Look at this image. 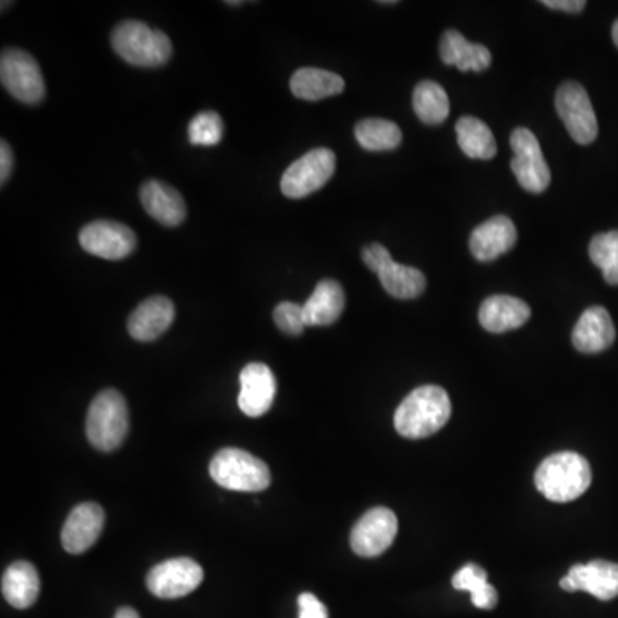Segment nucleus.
Wrapping results in <instances>:
<instances>
[{"label":"nucleus","instance_id":"17","mask_svg":"<svg viewBox=\"0 0 618 618\" xmlns=\"http://www.w3.org/2000/svg\"><path fill=\"white\" fill-rule=\"evenodd\" d=\"M173 318H176V309L166 296L144 299L129 317V336L140 342H151L169 330Z\"/></svg>","mask_w":618,"mask_h":618},{"label":"nucleus","instance_id":"15","mask_svg":"<svg viewBox=\"0 0 618 618\" xmlns=\"http://www.w3.org/2000/svg\"><path fill=\"white\" fill-rule=\"evenodd\" d=\"M560 586L569 592H589L601 601L614 600L618 596V564L592 560L585 566H574Z\"/></svg>","mask_w":618,"mask_h":618},{"label":"nucleus","instance_id":"9","mask_svg":"<svg viewBox=\"0 0 618 618\" xmlns=\"http://www.w3.org/2000/svg\"><path fill=\"white\" fill-rule=\"evenodd\" d=\"M555 107L576 143L589 144L596 140L598 121L588 91L581 84L567 81L558 88Z\"/></svg>","mask_w":618,"mask_h":618},{"label":"nucleus","instance_id":"26","mask_svg":"<svg viewBox=\"0 0 618 618\" xmlns=\"http://www.w3.org/2000/svg\"><path fill=\"white\" fill-rule=\"evenodd\" d=\"M457 141L460 150L468 154L469 159L490 160L497 154V141L494 132L481 119L460 118L456 124Z\"/></svg>","mask_w":618,"mask_h":618},{"label":"nucleus","instance_id":"30","mask_svg":"<svg viewBox=\"0 0 618 618\" xmlns=\"http://www.w3.org/2000/svg\"><path fill=\"white\" fill-rule=\"evenodd\" d=\"M589 258L601 268L610 286H618V230L595 236L589 245Z\"/></svg>","mask_w":618,"mask_h":618},{"label":"nucleus","instance_id":"24","mask_svg":"<svg viewBox=\"0 0 618 618\" xmlns=\"http://www.w3.org/2000/svg\"><path fill=\"white\" fill-rule=\"evenodd\" d=\"M40 592V577L33 564L14 562L2 576V595L9 605L27 610L37 601Z\"/></svg>","mask_w":618,"mask_h":618},{"label":"nucleus","instance_id":"29","mask_svg":"<svg viewBox=\"0 0 618 618\" xmlns=\"http://www.w3.org/2000/svg\"><path fill=\"white\" fill-rule=\"evenodd\" d=\"M452 586L457 591L471 592L472 605L481 610L497 607V589L488 582L487 572L476 564H468L453 576Z\"/></svg>","mask_w":618,"mask_h":618},{"label":"nucleus","instance_id":"2","mask_svg":"<svg viewBox=\"0 0 618 618\" xmlns=\"http://www.w3.org/2000/svg\"><path fill=\"white\" fill-rule=\"evenodd\" d=\"M588 460L576 452H558L541 462L535 482L539 494L550 501L566 504L581 497L591 487Z\"/></svg>","mask_w":618,"mask_h":618},{"label":"nucleus","instance_id":"28","mask_svg":"<svg viewBox=\"0 0 618 618\" xmlns=\"http://www.w3.org/2000/svg\"><path fill=\"white\" fill-rule=\"evenodd\" d=\"M356 140L368 151H389L399 147L402 131L387 119H365L355 129Z\"/></svg>","mask_w":618,"mask_h":618},{"label":"nucleus","instance_id":"23","mask_svg":"<svg viewBox=\"0 0 618 618\" xmlns=\"http://www.w3.org/2000/svg\"><path fill=\"white\" fill-rule=\"evenodd\" d=\"M378 279L385 291L397 299H415L427 289V277L421 270L408 265H400L392 260V255L385 258L377 268Z\"/></svg>","mask_w":618,"mask_h":618},{"label":"nucleus","instance_id":"34","mask_svg":"<svg viewBox=\"0 0 618 618\" xmlns=\"http://www.w3.org/2000/svg\"><path fill=\"white\" fill-rule=\"evenodd\" d=\"M2 147H0V182L6 185L9 176H11L12 163H14V157H12L11 147H9L6 141H2Z\"/></svg>","mask_w":618,"mask_h":618},{"label":"nucleus","instance_id":"7","mask_svg":"<svg viewBox=\"0 0 618 618\" xmlns=\"http://www.w3.org/2000/svg\"><path fill=\"white\" fill-rule=\"evenodd\" d=\"M0 80L16 100L28 106L40 103L46 97V81L40 66L24 50L8 49L2 52Z\"/></svg>","mask_w":618,"mask_h":618},{"label":"nucleus","instance_id":"11","mask_svg":"<svg viewBox=\"0 0 618 618\" xmlns=\"http://www.w3.org/2000/svg\"><path fill=\"white\" fill-rule=\"evenodd\" d=\"M397 529H399V522L392 510L385 509V507L368 510L352 528V550L359 557H378L385 550H389L396 539Z\"/></svg>","mask_w":618,"mask_h":618},{"label":"nucleus","instance_id":"20","mask_svg":"<svg viewBox=\"0 0 618 618\" xmlns=\"http://www.w3.org/2000/svg\"><path fill=\"white\" fill-rule=\"evenodd\" d=\"M141 205L148 216L166 227H178L186 219V203L181 192L160 181H148L141 186Z\"/></svg>","mask_w":618,"mask_h":618},{"label":"nucleus","instance_id":"21","mask_svg":"<svg viewBox=\"0 0 618 618\" xmlns=\"http://www.w3.org/2000/svg\"><path fill=\"white\" fill-rule=\"evenodd\" d=\"M440 57L447 66H456L462 72H482L491 66L490 50L479 43L469 42L468 38L456 30L446 31L441 37Z\"/></svg>","mask_w":618,"mask_h":618},{"label":"nucleus","instance_id":"6","mask_svg":"<svg viewBox=\"0 0 618 618\" xmlns=\"http://www.w3.org/2000/svg\"><path fill=\"white\" fill-rule=\"evenodd\" d=\"M336 153L328 148H315L302 154L283 172L280 189L291 200H301L323 188L336 172Z\"/></svg>","mask_w":618,"mask_h":618},{"label":"nucleus","instance_id":"33","mask_svg":"<svg viewBox=\"0 0 618 618\" xmlns=\"http://www.w3.org/2000/svg\"><path fill=\"white\" fill-rule=\"evenodd\" d=\"M299 618H328L327 607L311 592L299 596Z\"/></svg>","mask_w":618,"mask_h":618},{"label":"nucleus","instance_id":"32","mask_svg":"<svg viewBox=\"0 0 618 618\" xmlns=\"http://www.w3.org/2000/svg\"><path fill=\"white\" fill-rule=\"evenodd\" d=\"M273 320H276L279 330H282L287 336H301L308 325L305 320V309L296 302L286 301L280 302L273 311Z\"/></svg>","mask_w":618,"mask_h":618},{"label":"nucleus","instance_id":"37","mask_svg":"<svg viewBox=\"0 0 618 618\" xmlns=\"http://www.w3.org/2000/svg\"><path fill=\"white\" fill-rule=\"evenodd\" d=\"M611 38H614L615 46L618 47V19L614 23V28H611Z\"/></svg>","mask_w":618,"mask_h":618},{"label":"nucleus","instance_id":"16","mask_svg":"<svg viewBox=\"0 0 618 618\" xmlns=\"http://www.w3.org/2000/svg\"><path fill=\"white\" fill-rule=\"evenodd\" d=\"M517 229L506 216H497L472 230L469 246L476 260L494 261L516 246Z\"/></svg>","mask_w":618,"mask_h":618},{"label":"nucleus","instance_id":"35","mask_svg":"<svg viewBox=\"0 0 618 618\" xmlns=\"http://www.w3.org/2000/svg\"><path fill=\"white\" fill-rule=\"evenodd\" d=\"M541 4L555 11L566 12H581L586 8L585 0H544Z\"/></svg>","mask_w":618,"mask_h":618},{"label":"nucleus","instance_id":"1","mask_svg":"<svg viewBox=\"0 0 618 618\" xmlns=\"http://www.w3.org/2000/svg\"><path fill=\"white\" fill-rule=\"evenodd\" d=\"M452 415L449 393L437 385H425L402 400L393 425L400 437L427 438L446 427Z\"/></svg>","mask_w":618,"mask_h":618},{"label":"nucleus","instance_id":"8","mask_svg":"<svg viewBox=\"0 0 618 618\" xmlns=\"http://www.w3.org/2000/svg\"><path fill=\"white\" fill-rule=\"evenodd\" d=\"M514 159L510 162L514 176L526 191L544 192L550 186L551 173L538 138L529 129L517 128L510 137Z\"/></svg>","mask_w":618,"mask_h":618},{"label":"nucleus","instance_id":"22","mask_svg":"<svg viewBox=\"0 0 618 618\" xmlns=\"http://www.w3.org/2000/svg\"><path fill=\"white\" fill-rule=\"evenodd\" d=\"M346 306V295L342 286L336 280H321L309 296L305 309V320L308 327H327L336 323Z\"/></svg>","mask_w":618,"mask_h":618},{"label":"nucleus","instance_id":"3","mask_svg":"<svg viewBox=\"0 0 618 618\" xmlns=\"http://www.w3.org/2000/svg\"><path fill=\"white\" fill-rule=\"evenodd\" d=\"M129 431L128 403L121 392L103 390L88 409L87 437L100 452H113L124 443Z\"/></svg>","mask_w":618,"mask_h":618},{"label":"nucleus","instance_id":"10","mask_svg":"<svg viewBox=\"0 0 618 618\" xmlns=\"http://www.w3.org/2000/svg\"><path fill=\"white\" fill-rule=\"evenodd\" d=\"M203 582V569L192 558H170L148 572L151 595L162 600H178L198 589Z\"/></svg>","mask_w":618,"mask_h":618},{"label":"nucleus","instance_id":"12","mask_svg":"<svg viewBox=\"0 0 618 618\" xmlns=\"http://www.w3.org/2000/svg\"><path fill=\"white\" fill-rule=\"evenodd\" d=\"M80 245L93 257L103 260H122L137 248V236L124 223L99 220L81 229Z\"/></svg>","mask_w":618,"mask_h":618},{"label":"nucleus","instance_id":"4","mask_svg":"<svg viewBox=\"0 0 618 618\" xmlns=\"http://www.w3.org/2000/svg\"><path fill=\"white\" fill-rule=\"evenodd\" d=\"M112 47L128 64L138 68H159L172 57L169 37L141 21H122L113 28Z\"/></svg>","mask_w":618,"mask_h":618},{"label":"nucleus","instance_id":"19","mask_svg":"<svg viewBox=\"0 0 618 618\" xmlns=\"http://www.w3.org/2000/svg\"><path fill=\"white\" fill-rule=\"evenodd\" d=\"M531 318V308L512 296H491L479 308V323L491 333H504L522 327Z\"/></svg>","mask_w":618,"mask_h":618},{"label":"nucleus","instance_id":"31","mask_svg":"<svg viewBox=\"0 0 618 618\" xmlns=\"http://www.w3.org/2000/svg\"><path fill=\"white\" fill-rule=\"evenodd\" d=\"M189 143L197 147H216L223 138V121L219 113L200 112L192 118L188 128Z\"/></svg>","mask_w":618,"mask_h":618},{"label":"nucleus","instance_id":"5","mask_svg":"<svg viewBox=\"0 0 618 618\" xmlns=\"http://www.w3.org/2000/svg\"><path fill=\"white\" fill-rule=\"evenodd\" d=\"M210 476L219 487L245 494L267 490L272 482L270 469L263 460L235 447L220 450L211 459Z\"/></svg>","mask_w":618,"mask_h":618},{"label":"nucleus","instance_id":"14","mask_svg":"<svg viewBox=\"0 0 618 618\" xmlns=\"http://www.w3.org/2000/svg\"><path fill=\"white\" fill-rule=\"evenodd\" d=\"M241 392L238 403L249 418H260L272 408L277 393V380L263 362H249L239 375Z\"/></svg>","mask_w":618,"mask_h":618},{"label":"nucleus","instance_id":"36","mask_svg":"<svg viewBox=\"0 0 618 618\" xmlns=\"http://www.w3.org/2000/svg\"><path fill=\"white\" fill-rule=\"evenodd\" d=\"M113 618H140V615H138V611L134 610V608L124 607L119 608L118 614H116V617Z\"/></svg>","mask_w":618,"mask_h":618},{"label":"nucleus","instance_id":"13","mask_svg":"<svg viewBox=\"0 0 618 618\" xmlns=\"http://www.w3.org/2000/svg\"><path fill=\"white\" fill-rule=\"evenodd\" d=\"M103 526H106V512L99 504L84 501L76 506L62 528V547L68 554H84L99 541Z\"/></svg>","mask_w":618,"mask_h":618},{"label":"nucleus","instance_id":"27","mask_svg":"<svg viewBox=\"0 0 618 618\" xmlns=\"http://www.w3.org/2000/svg\"><path fill=\"white\" fill-rule=\"evenodd\" d=\"M412 107L425 124H441L449 118V94L435 81H421L412 94Z\"/></svg>","mask_w":618,"mask_h":618},{"label":"nucleus","instance_id":"18","mask_svg":"<svg viewBox=\"0 0 618 618\" xmlns=\"http://www.w3.org/2000/svg\"><path fill=\"white\" fill-rule=\"evenodd\" d=\"M615 325L610 313L601 306L586 309L572 332V343L577 351L598 355L607 351L615 342Z\"/></svg>","mask_w":618,"mask_h":618},{"label":"nucleus","instance_id":"25","mask_svg":"<svg viewBox=\"0 0 618 618\" xmlns=\"http://www.w3.org/2000/svg\"><path fill=\"white\" fill-rule=\"evenodd\" d=\"M346 88L342 78L325 69L302 68L291 78V91L296 99L318 102L333 94H340Z\"/></svg>","mask_w":618,"mask_h":618}]
</instances>
